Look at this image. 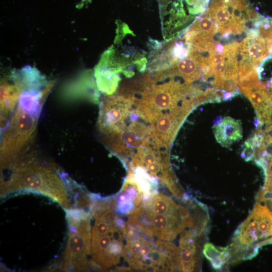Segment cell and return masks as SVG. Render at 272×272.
I'll use <instances>...</instances> for the list:
<instances>
[{
    "mask_svg": "<svg viewBox=\"0 0 272 272\" xmlns=\"http://www.w3.org/2000/svg\"><path fill=\"white\" fill-rule=\"evenodd\" d=\"M127 223L155 241L170 242L185 228L194 227L187 209L157 192L143 197L129 215Z\"/></svg>",
    "mask_w": 272,
    "mask_h": 272,
    "instance_id": "1",
    "label": "cell"
},
{
    "mask_svg": "<svg viewBox=\"0 0 272 272\" xmlns=\"http://www.w3.org/2000/svg\"><path fill=\"white\" fill-rule=\"evenodd\" d=\"M110 200L96 202L92 208L95 220L91 239L92 265L106 270H121L128 226L113 212ZM122 269V268H121Z\"/></svg>",
    "mask_w": 272,
    "mask_h": 272,
    "instance_id": "2",
    "label": "cell"
},
{
    "mask_svg": "<svg viewBox=\"0 0 272 272\" xmlns=\"http://www.w3.org/2000/svg\"><path fill=\"white\" fill-rule=\"evenodd\" d=\"M128 226L122 270H180L178 247L169 241H153Z\"/></svg>",
    "mask_w": 272,
    "mask_h": 272,
    "instance_id": "3",
    "label": "cell"
},
{
    "mask_svg": "<svg viewBox=\"0 0 272 272\" xmlns=\"http://www.w3.org/2000/svg\"><path fill=\"white\" fill-rule=\"evenodd\" d=\"M10 178L2 182V193L26 190L44 194L67 206V192L62 181L51 169L33 157L14 163Z\"/></svg>",
    "mask_w": 272,
    "mask_h": 272,
    "instance_id": "4",
    "label": "cell"
},
{
    "mask_svg": "<svg viewBox=\"0 0 272 272\" xmlns=\"http://www.w3.org/2000/svg\"><path fill=\"white\" fill-rule=\"evenodd\" d=\"M170 79L169 82L160 85L146 83L136 105L138 116L152 123L162 113L195 95L193 85L175 80L173 77Z\"/></svg>",
    "mask_w": 272,
    "mask_h": 272,
    "instance_id": "5",
    "label": "cell"
},
{
    "mask_svg": "<svg viewBox=\"0 0 272 272\" xmlns=\"http://www.w3.org/2000/svg\"><path fill=\"white\" fill-rule=\"evenodd\" d=\"M205 14L214 21L225 38L231 33H242L246 23L258 17L247 0H213Z\"/></svg>",
    "mask_w": 272,
    "mask_h": 272,
    "instance_id": "6",
    "label": "cell"
},
{
    "mask_svg": "<svg viewBox=\"0 0 272 272\" xmlns=\"http://www.w3.org/2000/svg\"><path fill=\"white\" fill-rule=\"evenodd\" d=\"M138 167L171 191L179 184L170 164L169 151L155 145L149 135L137 149L128 166L129 169Z\"/></svg>",
    "mask_w": 272,
    "mask_h": 272,
    "instance_id": "7",
    "label": "cell"
},
{
    "mask_svg": "<svg viewBox=\"0 0 272 272\" xmlns=\"http://www.w3.org/2000/svg\"><path fill=\"white\" fill-rule=\"evenodd\" d=\"M37 119L38 118L18 106L2 137L1 145L2 166L13 161L33 139Z\"/></svg>",
    "mask_w": 272,
    "mask_h": 272,
    "instance_id": "8",
    "label": "cell"
},
{
    "mask_svg": "<svg viewBox=\"0 0 272 272\" xmlns=\"http://www.w3.org/2000/svg\"><path fill=\"white\" fill-rule=\"evenodd\" d=\"M136 105L134 98L117 92L102 98L97 125L99 130L110 140L119 135L126 127V120Z\"/></svg>",
    "mask_w": 272,
    "mask_h": 272,
    "instance_id": "9",
    "label": "cell"
},
{
    "mask_svg": "<svg viewBox=\"0 0 272 272\" xmlns=\"http://www.w3.org/2000/svg\"><path fill=\"white\" fill-rule=\"evenodd\" d=\"M68 219L70 230L65 254L66 262L78 270L86 269L87 255L91 252L90 214Z\"/></svg>",
    "mask_w": 272,
    "mask_h": 272,
    "instance_id": "10",
    "label": "cell"
},
{
    "mask_svg": "<svg viewBox=\"0 0 272 272\" xmlns=\"http://www.w3.org/2000/svg\"><path fill=\"white\" fill-rule=\"evenodd\" d=\"M191 111L182 103L162 113L149 127L150 140L161 149L169 151L178 130Z\"/></svg>",
    "mask_w": 272,
    "mask_h": 272,
    "instance_id": "11",
    "label": "cell"
},
{
    "mask_svg": "<svg viewBox=\"0 0 272 272\" xmlns=\"http://www.w3.org/2000/svg\"><path fill=\"white\" fill-rule=\"evenodd\" d=\"M149 133V128L145 124L132 121L114 138L115 140H113L110 150L121 160L126 161L129 158H131L137 149L148 137Z\"/></svg>",
    "mask_w": 272,
    "mask_h": 272,
    "instance_id": "12",
    "label": "cell"
},
{
    "mask_svg": "<svg viewBox=\"0 0 272 272\" xmlns=\"http://www.w3.org/2000/svg\"><path fill=\"white\" fill-rule=\"evenodd\" d=\"M144 197L143 191L135 180L131 170H129L128 176L114 200L116 213L129 215L141 203Z\"/></svg>",
    "mask_w": 272,
    "mask_h": 272,
    "instance_id": "13",
    "label": "cell"
},
{
    "mask_svg": "<svg viewBox=\"0 0 272 272\" xmlns=\"http://www.w3.org/2000/svg\"><path fill=\"white\" fill-rule=\"evenodd\" d=\"M66 100L85 99L95 104L99 103V94L91 73L84 74L64 88Z\"/></svg>",
    "mask_w": 272,
    "mask_h": 272,
    "instance_id": "14",
    "label": "cell"
},
{
    "mask_svg": "<svg viewBox=\"0 0 272 272\" xmlns=\"http://www.w3.org/2000/svg\"><path fill=\"white\" fill-rule=\"evenodd\" d=\"M247 33V37L239 43V48L248 60L257 67L269 53L266 40L260 34L257 28L250 29Z\"/></svg>",
    "mask_w": 272,
    "mask_h": 272,
    "instance_id": "15",
    "label": "cell"
},
{
    "mask_svg": "<svg viewBox=\"0 0 272 272\" xmlns=\"http://www.w3.org/2000/svg\"><path fill=\"white\" fill-rule=\"evenodd\" d=\"M178 255L181 270L193 271L197 262V250L194 235L190 230L182 232Z\"/></svg>",
    "mask_w": 272,
    "mask_h": 272,
    "instance_id": "16",
    "label": "cell"
},
{
    "mask_svg": "<svg viewBox=\"0 0 272 272\" xmlns=\"http://www.w3.org/2000/svg\"><path fill=\"white\" fill-rule=\"evenodd\" d=\"M217 141L222 146L229 147L242 138V128L240 120L225 117L222 122L213 127Z\"/></svg>",
    "mask_w": 272,
    "mask_h": 272,
    "instance_id": "17",
    "label": "cell"
},
{
    "mask_svg": "<svg viewBox=\"0 0 272 272\" xmlns=\"http://www.w3.org/2000/svg\"><path fill=\"white\" fill-rule=\"evenodd\" d=\"M54 83H49L40 91L23 90L19 99L18 106L38 118L41 113L43 104Z\"/></svg>",
    "mask_w": 272,
    "mask_h": 272,
    "instance_id": "18",
    "label": "cell"
},
{
    "mask_svg": "<svg viewBox=\"0 0 272 272\" xmlns=\"http://www.w3.org/2000/svg\"><path fill=\"white\" fill-rule=\"evenodd\" d=\"M14 82L11 84L3 81L1 85V110L6 115L14 110L22 92L20 85Z\"/></svg>",
    "mask_w": 272,
    "mask_h": 272,
    "instance_id": "19",
    "label": "cell"
},
{
    "mask_svg": "<svg viewBox=\"0 0 272 272\" xmlns=\"http://www.w3.org/2000/svg\"><path fill=\"white\" fill-rule=\"evenodd\" d=\"M220 248L222 251L218 249L212 243H207L203 249L205 256L211 262L215 270H221L231 257V252L228 247Z\"/></svg>",
    "mask_w": 272,
    "mask_h": 272,
    "instance_id": "20",
    "label": "cell"
},
{
    "mask_svg": "<svg viewBox=\"0 0 272 272\" xmlns=\"http://www.w3.org/2000/svg\"><path fill=\"white\" fill-rule=\"evenodd\" d=\"M259 80L272 82V55L265 57L257 68Z\"/></svg>",
    "mask_w": 272,
    "mask_h": 272,
    "instance_id": "21",
    "label": "cell"
},
{
    "mask_svg": "<svg viewBox=\"0 0 272 272\" xmlns=\"http://www.w3.org/2000/svg\"><path fill=\"white\" fill-rule=\"evenodd\" d=\"M254 155V147L250 140L248 139L244 144L243 149L241 153V157L246 162L253 160Z\"/></svg>",
    "mask_w": 272,
    "mask_h": 272,
    "instance_id": "22",
    "label": "cell"
},
{
    "mask_svg": "<svg viewBox=\"0 0 272 272\" xmlns=\"http://www.w3.org/2000/svg\"><path fill=\"white\" fill-rule=\"evenodd\" d=\"M224 118H222L220 116H217L213 121L214 126H217L221 124Z\"/></svg>",
    "mask_w": 272,
    "mask_h": 272,
    "instance_id": "23",
    "label": "cell"
}]
</instances>
